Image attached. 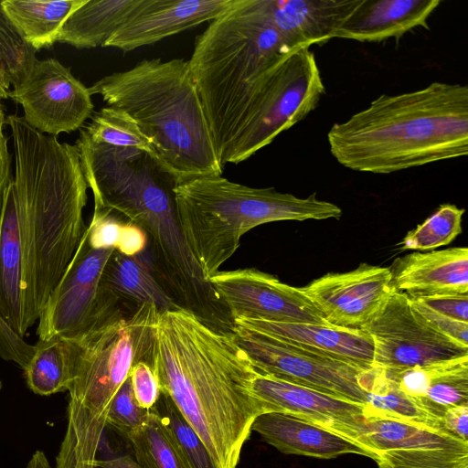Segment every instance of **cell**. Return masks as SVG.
Returning a JSON list of instances; mask_svg holds the SVG:
<instances>
[{"label":"cell","instance_id":"27","mask_svg":"<svg viewBox=\"0 0 468 468\" xmlns=\"http://www.w3.org/2000/svg\"><path fill=\"white\" fill-rule=\"evenodd\" d=\"M361 385L367 392L366 419H389L444 431L441 421L430 415L403 392L384 373L372 367L361 374Z\"/></svg>","mask_w":468,"mask_h":468},{"label":"cell","instance_id":"1","mask_svg":"<svg viewBox=\"0 0 468 468\" xmlns=\"http://www.w3.org/2000/svg\"><path fill=\"white\" fill-rule=\"evenodd\" d=\"M149 364L218 468H236L263 410L251 393L259 372L233 334L183 307L163 312Z\"/></svg>","mask_w":468,"mask_h":468},{"label":"cell","instance_id":"16","mask_svg":"<svg viewBox=\"0 0 468 468\" xmlns=\"http://www.w3.org/2000/svg\"><path fill=\"white\" fill-rule=\"evenodd\" d=\"M251 393L263 413L292 415L362 446L360 439L367 421L363 404L260 373L252 381Z\"/></svg>","mask_w":468,"mask_h":468},{"label":"cell","instance_id":"35","mask_svg":"<svg viewBox=\"0 0 468 468\" xmlns=\"http://www.w3.org/2000/svg\"><path fill=\"white\" fill-rule=\"evenodd\" d=\"M124 220L111 210L94 207L90 223L85 230L88 244L95 250H115Z\"/></svg>","mask_w":468,"mask_h":468},{"label":"cell","instance_id":"44","mask_svg":"<svg viewBox=\"0 0 468 468\" xmlns=\"http://www.w3.org/2000/svg\"><path fill=\"white\" fill-rule=\"evenodd\" d=\"M8 98H9V92L6 91L5 89H3V87L0 84V101L1 100H5V99H8Z\"/></svg>","mask_w":468,"mask_h":468},{"label":"cell","instance_id":"3","mask_svg":"<svg viewBox=\"0 0 468 468\" xmlns=\"http://www.w3.org/2000/svg\"><path fill=\"white\" fill-rule=\"evenodd\" d=\"M343 166L389 174L468 154V87L434 81L382 94L327 133Z\"/></svg>","mask_w":468,"mask_h":468},{"label":"cell","instance_id":"20","mask_svg":"<svg viewBox=\"0 0 468 468\" xmlns=\"http://www.w3.org/2000/svg\"><path fill=\"white\" fill-rule=\"evenodd\" d=\"M360 0H259L271 25L296 47L323 45Z\"/></svg>","mask_w":468,"mask_h":468},{"label":"cell","instance_id":"10","mask_svg":"<svg viewBox=\"0 0 468 468\" xmlns=\"http://www.w3.org/2000/svg\"><path fill=\"white\" fill-rule=\"evenodd\" d=\"M230 330L260 374L365 405L364 370L238 325Z\"/></svg>","mask_w":468,"mask_h":468},{"label":"cell","instance_id":"34","mask_svg":"<svg viewBox=\"0 0 468 468\" xmlns=\"http://www.w3.org/2000/svg\"><path fill=\"white\" fill-rule=\"evenodd\" d=\"M149 410L141 408L133 395L130 378L116 392L106 420V428L125 438L146 420Z\"/></svg>","mask_w":468,"mask_h":468},{"label":"cell","instance_id":"41","mask_svg":"<svg viewBox=\"0 0 468 468\" xmlns=\"http://www.w3.org/2000/svg\"><path fill=\"white\" fill-rule=\"evenodd\" d=\"M5 118L0 119V223L3 214L5 194L12 179V154L8 148V140L4 133Z\"/></svg>","mask_w":468,"mask_h":468},{"label":"cell","instance_id":"37","mask_svg":"<svg viewBox=\"0 0 468 468\" xmlns=\"http://www.w3.org/2000/svg\"><path fill=\"white\" fill-rule=\"evenodd\" d=\"M415 310L437 331L468 346V323L460 322L425 306L410 298Z\"/></svg>","mask_w":468,"mask_h":468},{"label":"cell","instance_id":"18","mask_svg":"<svg viewBox=\"0 0 468 468\" xmlns=\"http://www.w3.org/2000/svg\"><path fill=\"white\" fill-rule=\"evenodd\" d=\"M233 325L287 342L361 370L373 367V340L361 329L254 319H237Z\"/></svg>","mask_w":468,"mask_h":468},{"label":"cell","instance_id":"45","mask_svg":"<svg viewBox=\"0 0 468 468\" xmlns=\"http://www.w3.org/2000/svg\"><path fill=\"white\" fill-rule=\"evenodd\" d=\"M5 109H4V106L0 101V119L2 118H5Z\"/></svg>","mask_w":468,"mask_h":468},{"label":"cell","instance_id":"22","mask_svg":"<svg viewBox=\"0 0 468 468\" xmlns=\"http://www.w3.org/2000/svg\"><path fill=\"white\" fill-rule=\"evenodd\" d=\"M285 454L333 459L346 453L376 457L357 443L298 417L265 412L253 421L251 431Z\"/></svg>","mask_w":468,"mask_h":468},{"label":"cell","instance_id":"25","mask_svg":"<svg viewBox=\"0 0 468 468\" xmlns=\"http://www.w3.org/2000/svg\"><path fill=\"white\" fill-rule=\"evenodd\" d=\"M141 0H86L64 22L57 42L76 48L103 47Z\"/></svg>","mask_w":468,"mask_h":468},{"label":"cell","instance_id":"9","mask_svg":"<svg viewBox=\"0 0 468 468\" xmlns=\"http://www.w3.org/2000/svg\"><path fill=\"white\" fill-rule=\"evenodd\" d=\"M114 249H92L84 233L38 317L39 341L61 337L78 341L105 323L119 302L101 286L103 270Z\"/></svg>","mask_w":468,"mask_h":468},{"label":"cell","instance_id":"43","mask_svg":"<svg viewBox=\"0 0 468 468\" xmlns=\"http://www.w3.org/2000/svg\"><path fill=\"white\" fill-rule=\"evenodd\" d=\"M27 468H51L46 454L42 451H36L31 456Z\"/></svg>","mask_w":468,"mask_h":468},{"label":"cell","instance_id":"31","mask_svg":"<svg viewBox=\"0 0 468 468\" xmlns=\"http://www.w3.org/2000/svg\"><path fill=\"white\" fill-rule=\"evenodd\" d=\"M89 137L97 144L115 147L133 148L149 154L154 152L135 122L122 110L106 106L96 112L84 128Z\"/></svg>","mask_w":468,"mask_h":468},{"label":"cell","instance_id":"24","mask_svg":"<svg viewBox=\"0 0 468 468\" xmlns=\"http://www.w3.org/2000/svg\"><path fill=\"white\" fill-rule=\"evenodd\" d=\"M101 288L119 302L154 304L160 313L181 307L137 257L113 251L102 272Z\"/></svg>","mask_w":468,"mask_h":468},{"label":"cell","instance_id":"30","mask_svg":"<svg viewBox=\"0 0 468 468\" xmlns=\"http://www.w3.org/2000/svg\"><path fill=\"white\" fill-rule=\"evenodd\" d=\"M152 410L190 468H218L199 435L166 394L161 392Z\"/></svg>","mask_w":468,"mask_h":468},{"label":"cell","instance_id":"17","mask_svg":"<svg viewBox=\"0 0 468 468\" xmlns=\"http://www.w3.org/2000/svg\"><path fill=\"white\" fill-rule=\"evenodd\" d=\"M237 0H141L103 47L129 52L209 22Z\"/></svg>","mask_w":468,"mask_h":468},{"label":"cell","instance_id":"6","mask_svg":"<svg viewBox=\"0 0 468 468\" xmlns=\"http://www.w3.org/2000/svg\"><path fill=\"white\" fill-rule=\"evenodd\" d=\"M160 312L153 303L119 309L73 343L67 429L55 468H95L112 401L139 361L149 364Z\"/></svg>","mask_w":468,"mask_h":468},{"label":"cell","instance_id":"40","mask_svg":"<svg viewBox=\"0 0 468 468\" xmlns=\"http://www.w3.org/2000/svg\"><path fill=\"white\" fill-rule=\"evenodd\" d=\"M441 424L446 432L468 441V406L447 410L441 419Z\"/></svg>","mask_w":468,"mask_h":468},{"label":"cell","instance_id":"36","mask_svg":"<svg viewBox=\"0 0 468 468\" xmlns=\"http://www.w3.org/2000/svg\"><path fill=\"white\" fill-rule=\"evenodd\" d=\"M129 378L138 405L150 410L161 395L159 382L153 367L146 361H139L132 367Z\"/></svg>","mask_w":468,"mask_h":468},{"label":"cell","instance_id":"46","mask_svg":"<svg viewBox=\"0 0 468 468\" xmlns=\"http://www.w3.org/2000/svg\"><path fill=\"white\" fill-rule=\"evenodd\" d=\"M1 388H2V383H1V381H0V390H1Z\"/></svg>","mask_w":468,"mask_h":468},{"label":"cell","instance_id":"2","mask_svg":"<svg viewBox=\"0 0 468 468\" xmlns=\"http://www.w3.org/2000/svg\"><path fill=\"white\" fill-rule=\"evenodd\" d=\"M15 173L5 199L21 248V316L26 333L75 254L87 229L85 180L78 148L10 114Z\"/></svg>","mask_w":468,"mask_h":468},{"label":"cell","instance_id":"19","mask_svg":"<svg viewBox=\"0 0 468 468\" xmlns=\"http://www.w3.org/2000/svg\"><path fill=\"white\" fill-rule=\"evenodd\" d=\"M389 269L394 292L410 298L468 295L466 247L410 253L397 259Z\"/></svg>","mask_w":468,"mask_h":468},{"label":"cell","instance_id":"28","mask_svg":"<svg viewBox=\"0 0 468 468\" xmlns=\"http://www.w3.org/2000/svg\"><path fill=\"white\" fill-rule=\"evenodd\" d=\"M73 359L72 341L52 337L39 341L24 369L28 388L40 396L68 391Z\"/></svg>","mask_w":468,"mask_h":468},{"label":"cell","instance_id":"29","mask_svg":"<svg viewBox=\"0 0 468 468\" xmlns=\"http://www.w3.org/2000/svg\"><path fill=\"white\" fill-rule=\"evenodd\" d=\"M124 439L141 468H190L152 409L145 421Z\"/></svg>","mask_w":468,"mask_h":468},{"label":"cell","instance_id":"38","mask_svg":"<svg viewBox=\"0 0 468 468\" xmlns=\"http://www.w3.org/2000/svg\"><path fill=\"white\" fill-rule=\"evenodd\" d=\"M412 299L444 316L468 323V295H435Z\"/></svg>","mask_w":468,"mask_h":468},{"label":"cell","instance_id":"26","mask_svg":"<svg viewBox=\"0 0 468 468\" xmlns=\"http://www.w3.org/2000/svg\"><path fill=\"white\" fill-rule=\"evenodd\" d=\"M86 0H2L3 10L22 38L37 51L57 42L69 16Z\"/></svg>","mask_w":468,"mask_h":468},{"label":"cell","instance_id":"32","mask_svg":"<svg viewBox=\"0 0 468 468\" xmlns=\"http://www.w3.org/2000/svg\"><path fill=\"white\" fill-rule=\"evenodd\" d=\"M0 0V84L10 92L37 59V50L19 35L5 14Z\"/></svg>","mask_w":468,"mask_h":468},{"label":"cell","instance_id":"23","mask_svg":"<svg viewBox=\"0 0 468 468\" xmlns=\"http://www.w3.org/2000/svg\"><path fill=\"white\" fill-rule=\"evenodd\" d=\"M441 3V0H360L335 37L379 42L401 37L418 27L429 30L428 18Z\"/></svg>","mask_w":468,"mask_h":468},{"label":"cell","instance_id":"13","mask_svg":"<svg viewBox=\"0 0 468 468\" xmlns=\"http://www.w3.org/2000/svg\"><path fill=\"white\" fill-rule=\"evenodd\" d=\"M232 320L329 324L296 288L254 268L218 271L207 279Z\"/></svg>","mask_w":468,"mask_h":468},{"label":"cell","instance_id":"15","mask_svg":"<svg viewBox=\"0 0 468 468\" xmlns=\"http://www.w3.org/2000/svg\"><path fill=\"white\" fill-rule=\"evenodd\" d=\"M388 267L361 263L346 272H331L301 287L331 325L364 329L383 311L394 292Z\"/></svg>","mask_w":468,"mask_h":468},{"label":"cell","instance_id":"12","mask_svg":"<svg viewBox=\"0 0 468 468\" xmlns=\"http://www.w3.org/2000/svg\"><path fill=\"white\" fill-rule=\"evenodd\" d=\"M9 98L30 127L52 136L80 129L94 108L89 89L55 58H37Z\"/></svg>","mask_w":468,"mask_h":468},{"label":"cell","instance_id":"11","mask_svg":"<svg viewBox=\"0 0 468 468\" xmlns=\"http://www.w3.org/2000/svg\"><path fill=\"white\" fill-rule=\"evenodd\" d=\"M362 330L373 340L374 367L405 369L468 356L467 346L434 329L402 292H393Z\"/></svg>","mask_w":468,"mask_h":468},{"label":"cell","instance_id":"14","mask_svg":"<svg viewBox=\"0 0 468 468\" xmlns=\"http://www.w3.org/2000/svg\"><path fill=\"white\" fill-rule=\"evenodd\" d=\"M360 444L379 468H468V441L406 421L367 420Z\"/></svg>","mask_w":468,"mask_h":468},{"label":"cell","instance_id":"42","mask_svg":"<svg viewBox=\"0 0 468 468\" xmlns=\"http://www.w3.org/2000/svg\"><path fill=\"white\" fill-rule=\"evenodd\" d=\"M95 468H141L130 454L120 455L108 459L97 458Z\"/></svg>","mask_w":468,"mask_h":468},{"label":"cell","instance_id":"5","mask_svg":"<svg viewBox=\"0 0 468 468\" xmlns=\"http://www.w3.org/2000/svg\"><path fill=\"white\" fill-rule=\"evenodd\" d=\"M297 48L271 25L259 0H237L197 37L189 69L221 164L258 80Z\"/></svg>","mask_w":468,"mask_h":468},{"label":"cell","instance_id":"4","mask_svg":"<svg viewBox=\"0 0 468 468\" xmlns=\"http://www.w3.org/2000/svg\"><path fill=\"white\" fill-rule=\"evenodd\" d=\"M126 112L151 143L154 159L176 184L222 176L221 164L188 60L144 59L88 88Z\"/></svg>","mask_w":468,"mask_h":468},{"label":"cell","instance_id":"8","mask_svg":"<svg viewBox=\"0 0 468 468\" xmlns=\"http://www.w3.org/2000/svg\"><path fill=\"white\" fill-rule=\"evenodd\" d=\"M325 86L314 54L299 48L270 67L250 98L222 165L239 164L314 111Z\"/></svg>","mask_w":468,"mask_h":468},{"label":"cell","instance_id":"7","mask_svg":"<svg viewBox=\"0 0 468 468\" xmlns=\"http://www.w3.org/2000/svg\"><path fill=\"white\" fill-rule=\"evenodd\" d=\"M174 198L186 243L207 281L235 253L241 237L257 226L342 216L337 205L319 199L316 193L303 198L273 187H250L222 176L176 184Z\"/></svg>","mask_w":468,"mask_h":468},{"label":"cell","instance_id":"39","mask_svg":"<svg viewBox=\"0 0 468 468\" xmlns=\"http://www.w3.org/2000/svg\"><path fill=\"white\" fill-rule=\"evenodd\" d=\"M148 236L138 225L124 220L115 250L128 257L140 255L147 247Z\"/></svg>","mask_w":468,"mask_h":468},{"label":"cell","instance_id":"21","mask_svg":"<svg viewBox=\"0 0 468 468\" xmlns=\"http://www.w3.org/2000/svg\"><path fill=\"white\" fill-rule=\"evenodd\" d=\"M383 370L419 407L440 421L447 410L468 406V356L423 367Z\"/></svg>","mask_w":468,"mask_h":468},{"label":"cell","instance_id":"33","mask_svg":"<svg viewBox=\"0 0 468 468\" xmlns=\"http://www.w3.org/2000/svg\"><path fill=\"white\" fill-rule=\"evenodd\" d=\"M463 208L443 204L422 224L408 232L403 250H427L450 244L462 232Z\"/></svg>","mask_w":468,"mask_h":468}]
</instances>
